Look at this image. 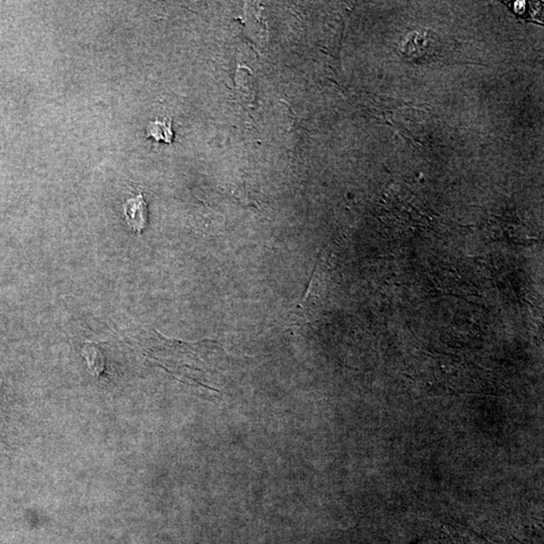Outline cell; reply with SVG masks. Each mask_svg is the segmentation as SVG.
<instances>
[{
    "label": "cell",
    "instance_id": "1",
    "mask_svg": "<svg viewBox=\"0 0 544 544\" xmlns=\"http://www.w3.org/2000/svg\"><path fill=\"white\" fill-rule=\"evenodd\" d=\"M123 211L128 226L136 233L141 234L148 221L147 204L143 194L126 201L123 204Z\"/></svg>",
    "mask_w": 544,
    "mask_h": 544
},
{
    "label": "cell",
    "instance_id": "2",
    "mask_svg": "<svg viewBox=\"0 0 544 544\" xmlns=\"http://www.w3.org/2000/svg\"><path fill=\"white\" fill-rule=\"evenodd\" d=\"M82 355L93 375L100 377L105 370V357L102 352L94 345L87 344L82 349Z\"/></svg>",
    "mask_w": 544,
    "mask_h": 544
},
{
    "label": "cell",
    "instance_id": "3",
    "mask_svg": "<svg viewBox=\"0 0 544 544\" xmlns=\"http://www.w3.org/2000/svg\"><path fill=\"white\" fill-rule=\"evenodd\" d=\"M148 136L154 137L156 140H163L165 143H170L172 139V125L170 121L169 125L165 123H150L147 129Z\"/></svg>",
    "mask_w": 544,
    "mask_h": 544
},
{
    "label": "cell",
    "instance_id": "4",
    "mask_svg": "<svg viewBox=\"0 0 544 544\" xmlns=\"http://www.w3.org/2000/svg\"><path fill=\"white\" fill-rule=\"evenodd\" d=\"M0 442H2V441H1V439H0Z\"/></svg>",
    "mask_w": 544,
    "mask_h": 544
}]
</instances>
